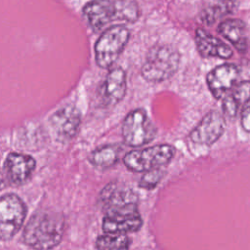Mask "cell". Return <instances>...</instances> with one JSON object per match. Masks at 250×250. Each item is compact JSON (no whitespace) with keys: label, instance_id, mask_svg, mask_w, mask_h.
Wrapping results in <instances>:
<instances>
[{"label":"cell","instance_id":"e0dca14e","mask_svg":"<svg viewBox=\"0 0 250 250\" xmlns=\"http://www.w3.org/2000/svg\"><path fill=\"white\" fill-rule=\"evenodd\" d=\"M250 99V81H239L235 86L223 98L222 108L225 115L235 117L240 106Z\"/></svg>","mask_w":250,"mask_h":250},{"label":"cell","instance_id":"ba28073f","mask_svg":"<svg viewBox=\"0 0 250 250\" xmlns=\"http://www.w3.org/2000/svg\"><path fill=\"white\" fill-rule=\"evenodd\" d=\"M99 201L104 213L137 212L138 196L132 188L120 183H110L101 191Z\"/></svg>","mask_w":250,"mask_h":250},{"label":"cell","instance_id":"44dd1931","mask_svg":"<svg viewBox=\"0 0 250 250\" xmlns=\"http://www.w3.org/2000/svg\"><path fill=\"white\" fill-rule=\"evenodd\" d=\"M164 175H165L164 170L160 168L147 171L140 180L139 187L146 189H151L158 185V183L161 181Z\"/></svg>","mask_w":250,"mask_h":250},{"label":"cell","instance_id":"30bf717a","mask_svg":"<svg viewBox=\"0 0 250 250\" xmlns=\"http://www.w3.org/2000/svg\"><path fill=\"white\" fill-rule=\"evenodd\" d=\"M226 122L218 111L208 112L190 132V140L201 146H212L224 134Z\"/></svg>","mask_w":250,"mask_h":250},{"label":"cell","instance_id":"8fae6325","mask_svg":"<svg viewBox=\"0 0 250 250\" xmlns=\"http://www.w3.org/2000/svg\"><path fill=\"white\" fill-rule=\"evenodd\" d=\"M239 68L233 63H224L212 69L206 77L208 88L215 99H223L237 83Z\"/></svg>","mask_w":250,"mask_h":250},{"label":"cell","instance_id":"7402d4cb","mask_svg":"<svg viewBox=\"0 0 250 250\" xmlns=\"http://www.w3.org/2000/svg\"><path fill=\"white\" fill-rule=\"evenodd\" d=\"M240 122L243 130L247 133H250V99L242 106Z\"/></svg>","mask_w":250,"mask_h":250},{"label":"cell","instance_id":"8992f818","mask_svg":"<svg viewBox=\"0 0 250 250\" xmlns=\"http://www.w3.org/2000/svg\"><path fill=\"white\" fill-rule=\"evenodd\" d=\"M156 133V127L142 108L130 111L123 120L122 137L130 146L138 147L150 143Z\"/></svg>","mask_w":250,"mask_h":250},{"label":"cell","instance_id":"ffe728a7","mask_svg":"<svg viewBox=\"0 0 250 250\" xmlns=\"http://www.w3.org/2000/svg\"><path fill=\"white\" fill-rule=\"evenodd\" d=\"M130 239L125 233H106L98 236L97 250H127Z\"/></svg>","mask_w":250,"mask_h":250},{"label":"cell","instance_id":"5bb4252c","mask_svg":"<svg viewBox=\"0 0 250 250\" xmlns=\"http://www.w3.org/2000/svg\"><path fill=\"white\" fill-rule=\"evenodd\" d=\"M195 44L197 51L204 58L215 57L228 60L232 56V50L228 44L202 28H197L195 31Z\"/></svg>","mask_w":250,"mask_h":250},{"label":"cell","instance_id":"ac0fdd59","mask_svg":"<svg viewBox=\"0 0 250 250\" xmlns=\"http://www.w3.org/2000/svg\"><path fill=\"white\" fill-rule=\"evenodd\" d=\"M238 4V0H207L203 6L200 19L207 24H213L219 19L234 12Z\"/></svg>","mask_w":250,"mask_h":250},{"label":"cell","instance_id":"2e32d148","mask_svg":"<svg viewBox=\"0 0 250 250\" xmlns=\"http://www.w3.org/2000/svg\"><path fill=\"white\" fill-rule=\"evenodd\" d=\"M218 32L226 38L239 52L246 53L248 49V39L246 35V25L239 19H227L220 22Z\"/></svg>","mask_w":250,"mask_h":250},{"label":"cell","instance_id":"9a60e30c","mask_svg":"<svg viewBox=\"0 0 250 250\" xmlns=\"http://www.w3.org/2000/svg\"><path fill=\"white\" fill-rule=\"evenodd\" d=\"M126 93V74L121 67L111 69L102 86V100L106 105L119 103Z\"/></svg>","mask_w":250,"mask_h":250},{"label":"cell","instance_id":"7a4b0ae2","mask_svg":"<svg viewBox=\"0 0 250 250\" xmlns=\"http://www.w3.org/2000/svg\"><path fill=\"white\" fill-rule=\"evenodd\" d=\"M83 15L91 28L99 31L111 21H136L140 10L131 0H92L84 6Z\"/></svg>","mask_w":250,"mask_h":250},{"label":"cell","instance_id":"7c38bea8","mask_svg":"<svg viewBox=\"0 0 250 250\" xmlns=\"http://www.w3.org/2000/svg\"><path fill=\"white\" fill-rule=\"evenodd\" d=\"M35 166L36 162L30 155L11 152L5 159L3 170L10 185L21 186L31 178Z\"/></svg>","mask_w":250,"mask_h":250},{"label":"cell","instance_id":"5b68a950","mask_svg":"<svg viewBox=\"0 0 250 250\" xmlns=\"http://www.w3.org/2000/svg\"><path fill=\"white\" fill-rule=\"evenodd\" d=\"M130 32L124 25H113L104 30L95 45V59L102 68L110 67L124 50Z\"/></svg>","mask_w":250,"mask_h":250},{"label":"cell","instance_id":"277c9868","mask_svg":"<svg viewBox=\"0 0 250 250\" xmlns=\"http://www.w3.org/2000/svg\"><path fill=\"white\" fill-rule=\"evenodd\" d=\"M175 154V148L170 145H157L135 149L123 157L125 166L133 172H147L159 169L168 164Z\"/></svg>","mask_w":250,"mask_h":250},{"label":"cell","instance_id":"6da1fadb","mask_svg":"<svg viewBox=\"0 0 250 250\" xmlns=\"http://www.w3.org/2000/svg\"><path fill=\"white\" fill-rule=\"evenodd\" d=\"M64 229L63 216L50 210L36 211L25 225L23 242L35 250H50L62 240Z\"/></svg>","mask_w":250,"mask_h":250},{"label":"cell","instance_id":"4fadbf2b","mask_svg":"<svg viewBox=\"0 0 250 250\" xmlns=\"http://www.w3.org/2000/svg\"><path fill=\"white\" fill-rule=\"evenodd\" d=\"M143 226V219L138 213H108L103 219L105 233H127L137 231Z\"/></svg>","mask_w":250,"mask_h":250},{"label":"cell","instance_id":"9c48e42d","mask_svg":"<svg viewBox=\"0 0 250 250\" xmlns=\"http://www.w3.org/2000/svg\"><path fill=\"white\" fill-rule=\"evenodd\" d=\"M81 116L79 110L70 104L55 111L49 118V123L55 139L59 143H68L78 132Z\"/></svg>","mask_w":250,"mask_h":250},{"label":"cell","instance_id":"3957f363","mask_svg":"<svg viewBox=\"0 0 250 250\" xmlns=\"http://www.w3.org/2000/svg\"><path fill=\"white\" fill-rule=\"evenodd\" d=\"M180 56L168 45L151 48L142 67V75L149 82H161L170 78L178 69Z\"/></svg>","mask_w":250,"mask_h":250},{"label":"cell","instance_id":"52a82bcc","mask_svg":"<svg viewBox=\"0 0 250 250\" xmlns=\"http://www.w3.org/2000/svg\"><path fill=\"white\" fill-rule=\"evenodd\" d=\"M26 206L20 196L6 193L0 198V235L7 241L21 229L25 216Z\"/></svg>","mask_w":250,"mask_h":250},{"label":"cell","instance_id":"d6986e66","mask_svg":"<svg viewBox=\"0 0 250 250\" xmlns=\"http://www.w3.org/2000/svg\"><path fill=\"white\" fill-rule=\"evenodd\" d=\"M120 151L121 148L116 145H105L94 149L89 160L95 167L109 168L118 162Z\"/></svg>","mask_w":250,"mask_h":250}]
</instances>
